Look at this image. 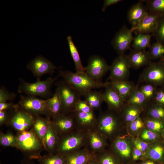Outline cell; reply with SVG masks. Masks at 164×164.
<instances>
[{
	"instance_id": "cell-36",
	"label": "cell",
	"mask_w": 164,
	"mask_h": 164,
	"mask_svg": "<svg viewBox=\"0 0 164 164\" xmlns=\"http://www.w3.org/2000/svg\"><path fill=\"white\" fill-rule=\"evenodd\" d=\"M149 51L151 60L159 59L164 56V44L157 42L151 45Z\"/></svg>"
},
{
	"instance_id": "cell-56",
	"label": "cell",
	"mask_w": 164,
	"mask_h": 164,
	"mask_svg": "<svg viewBox=\"0 0 164 164\" xmlns=\"http://www.w3.org/2000/svg\"><path fill=\"white\" fill-rule=\"evenodd\" d=\"M89 164H100L98 162L91 161L89 162Z\"/></svg>"
},
{
	"instance_id": "cell-37",
	"label": "cell",
	"mask_w": 164,
	"mask_h": 164,
	"mask_svg": "<svg viewBox=\"0 0 164 164\" xmlns=\"http://www.w3.org/2000/svg\"><path fill=\"white\" fill-rule=\"evenodd\" d=\"M147 114L148 117L164 121V107L153 102Z\"/></svg>"
},
{
	"instance_id": "cell-45",
	"label": "cell",
	"mask_w": 164,
	"mask_h": 164,
	"mask_svg": "<svg viewBox=\"0 0 164 164\" xmlns=\"http://www.w3.org/2000/svg\"><path fill=\"white\" fill-rule=\"evenodd\" d=\"M135 148L141 151L144 156L150 146L148 143L139 139H136L133 141Z\"/></svg>"
},
{
	"instance_id": "cell-23",
	"label": "cell",
	"mask_w": 164,
	"mask_h": 164,
	"mask_svg": "<svg viewBox=\"0 0 164 164\" xmlns=\"http://www.w3.org/2000/svg\"><path fill=\"white\" fill-rule=\"evenodd\" d=\"M53 119L52 121L58 133L67 131L71 128L73 125L72 118L64 114H61Z\"/></svg>"
},
{
	"instance_id": "cell-52",
	"label": "cell",
	"mask_w": 164,
	"mask_h": 164,
	"mask_svg": "<svg viewBox=\"0 0 164 164\" xmlns=\"http://www.w3.org/2000/svg\"><path fill=\"white\" fill-rule=\"evenodd\" d=\"M139 164H161L154 160L150 159H145L142 160Z\"/></svg>"
},
{
	"instance_id": "cell-44",
	"label": "cell",
	"mask_w": 164,
	"mask_h": 164,
	"mask_svg": "<svg viewBox=\"0 0 164 164\" xmlns=\"http://www.w3.org/2000/svg\"><path fill=\"white\" fill-rule=\"evenodd\" d=\"M129 123V128L133 133H136L144 127V123L139 116L137 119Z\"/></svg>"
},
{
	"instance_id": "cell-38",
	"label": "cell",
	"mask_w": 164,
	"mask_h": 164,
	"mask_svg": "<svg viewBox=\"0 0 164 164\" xmlns=\"http://www.w3.org/2000/svg\"><path fill=\"white\" fill-rule=\"evenodd\" d=\"M158 87L152 84L144 83L138 88L149 102L152 100Z\"/></svg>"
},
{
	"instance_id": "cell-11",
	"label": "cell",
	"mask_w": 164,
	"mask_h": 164,
	"mask_svg": "<svg viewBox=\"0 0 164 164\" xmlns=\"http://www.w3.org/2000/svg\"><path fill=\"white\" fill-rule=\"evenodd\" d=\"M131 29L124 25L116 33L111 44L119 55L124 54L130 48L134 38Z\"/></svg>"
},
{
	"instance_id": "cell-8",
	"label": "cell",
	"mask_w": 164,
	"mask_h": 164,
	"mask_svg": "<svg viewBox=\"0 0 164 164\" xmlns=\"http://www.w3.org/2000/svg\"><path fill=\"white\" fill-rule=\"evenodd\" d=\"M130 68L128 55H119L114 59L110 66L109 80H128Z\"/></svg>"
},
{
	"instance_id": "cell-51",
	"label": "cell",
	"mask_w": 164,
	"mask_h": 164,
	"mask_svg": "<svg viewBox=\"0 0 164 164\" xmlns=\"http://www.w3.org/2000/svg\"><path fill=\"white\" fill-rule=\"evenodd\" d=\"M8 111H0V126L5 124L7 119Z\"/></svg>"
},
{
	"instance_id": "cell-5",
	"label": "cell",
	"mask_w": 164,
	"mask_h": 164,
	"mask_svg": "<svg viewBox=\"0 0 164 164\" xmlns=\"http://www.w3.org/2000/svg\"><path fill=\"white\" fill-rule=\"evenodd\" d=\"M18 104L23 109L34 115L50 117L48 100L39 99L36 97L21 95Z\"/></svg>"
},
{
	"instance_id": "cell-24",
	"label": "cell",
	"mask_w": 164,
	"mask_h": 164,
	"mask_svg": "<svg viewBox=\"0 0 164 164\" xmlns=\"http://www.w3.org/2000/svg\"><path fill=\"white\" fill-rule=\"evenodd\" d=\"M117 121V117L112 113H107L102 116L100 120L101 129L108 134L114 130Z\"/></svg>"
},
{
	"instance_id": "cell-15",
	"label": "cell",
	"mask_w": 164,
	"mask_h": 164,
	"mask_svg": "<svg viewBox=\"0 0 164 164\" xmlns=\"http://www.w3.org/2000/svg\"><path fill=\"white\" fill-rule=\"evenodd\" d=\"M82 139L78 136H68L58 141L56 150V154L64 156L77 147L81 143Z\"/></svg>"
},
{
	"instance_id": "cell-19",
	"label": "cell",
	"mask_w": 164,
	"mask_h": 164,
	"mask_svg": "<svg viewBox=\"0 0 164 164\" xmlns=\"http://www.w3.org/2000/svg\"><path fill=\"white\" fill-rule=\"evenodd\" d=\"M147 159L152 160L161 164H164V140L153 143L146 152L142 160Z\"/></svg>"
},
{
	"instance_id": "cell-2",
	"label": "cell",
	"mask_w": 164,
	"mask_h": 164,
	"mask_svg": "<svg viewBox=\"0 0 164 164\" xmlns=\"http://www.w3.org/2000/svg\"><path fill=\"white\" fill-rule=\"evenodd\" d=\"M16 136L17 148L20 150L26 159H37L41 156L42 152L45 150L31 128L28 130L17 132Z\"/></svg>"
},
{
	"instance_id": "cell-29",
	"label": "cell",
	"mask_w": 164,
	"mask_h": 164,
	"mask_svg": "<svg viewBox=\"0 0 164 164\" xmlns=\"http://www.w3.org/2000/svg\"><path fill=\"white\" fill-rule=\"evenodd\" d=\"M152 35L150 34H138L133 38L132 46L133 49L145 50L149 47Z\"/></svg>"
},
{
	"instance_id": "cell-30",
	"label": "cell",
	"mask_w": 164,
	"mask_h": 164,
	"mask_svg": "<svg viewBox=\"0 0 164 164\" xmlns=\"http://www.w3.org/2000/svg\"><path fill=\"white\" fill-rule=\"evenodd\" d=\"M39 164H66L67 160L63 156L48 153L41 156L37 159Z\"/></svg>"
},
{
	"instance_id": "cell-18",
	"label": "cell",
	"mask_w": 164,
	"mask_h": 164,
	"mask_svg": "<svg viewBox=\"0 0 164 164\" xmlns=\"http://www.w3.org/2000/svg\"><path fill=\"white\" fill-rule=\"evenodd\" d=\"M58 133L52 120H49L48 127L45 138L44 145L48 153L53 154L58 142Z\"/></svg>"
},
{
	"instance_id": "cell-55",
	"label": "cell",
	"mask_w": 164,
	"mask_h": 164,
	"mask_svg": "<svg viewBox=\"0 0 164 164\" xmlns=\"http://www.w3.org/2000/svg\"><path fill=\"white\" fill-rule=\"evenodd\" d=\"M161 135L163 139V140L164 141V127L162 130Z\"/></svg>"
},
{
	"instance_id": "cell-17",
	"label": "cell",
	"mask_w": 164,
	"mask_h": 164,
	"mask_svg": "<svg viewBox=\"0 0 164 164\" xmlns=\"http://www.w3.org/2000/svg\"><path fill=\"white\" fill-rule=\"evenodd\" d=\"M148 13L146 7L141 2H139L130 9L128 13L127 19L132 26H133L141 21Z\"/></svg>"
},
{
	"instance_id": "cell-3",
	"label": "cell",
	"mask_w": 164,
	"mask_h": 164,
	"mask_svg": "<svg viewBox=\"0 0 164 164\" xmlns=\"http://www.w3.org/2000/svg\"><path fill=\"white\" fill-rule=\"evenodd\" d=\"M36 115H32L22 109L18 104L8 111L5 125L14 129L17 132L29 130L34 122Z\"/></svg>"
},
{
	"instance_id": "cell-43",
	"label": "cell",
	"mask_w": 164,
	"mask_h": 164,
	"mask_svg": "<svg viewBox=\"0 0 164 164\" xmlns=\"http://www.w3.org/2000/svg\"><path fill=\"white\" fill-rule=\"evenodd\" d=\"M98 162L100 164H121L118 158L108 154L100 157Z\"/></svg>"
},
{
	"instance_id": "cell-16",
	"label": "cell",
	"mask_w": 164,
	"mask_h": 164,
	"mask_svg": "<svg viewBox=\"0 0 164 164\" xmlns=\"http://www.w3.org/2000/svg\"><path fill=\"white\" fill-rule=\"evenodd\" d=\"M50 117H44L41 115H36L31 128L42 143L45 148V138L48 127Z\"/></svg>"
},
{
	"instance_id": "cell-40",
	"label": "cell",
	"mask_w": 164,
	"mask_h": 164,
	"mask_svg": "<svg viewBox=\"0 0 164 164\" xmlns=\"http://www.w3.org/2000/svg\"><path fill=\"white\" fill-rule=\"evenodd\" d=\"M17 96L14 92L9 91L4 87L0 89V103L6 102L14 100Z\"/></svg>"
},
{
	"instance_id": "cell-10",
	"label": "cell",
	"mask_w": 164,
	"mask_h": 164,
	"mask_svg": "<svg viewBox=\"0 0 164 164\" xmlns=\"http://www.w3.org/2000/svg\"><path fill=\"white\" fill-rule=\"evenodd\" d=\"M110 68V66L103 58L94 55L89 58L87 65L85 67V72L92 79L100 81Z\"/></svg>"
},
{
	"instance_id": "cell-48",
	"label": "cell",
	"mask_w": 164,
	"mask_h": 164,
	"mask_svg": "<svg viewBox=\"0 0 164 164\" xmlns=\"http://www.w3.org/2000/svg\"><path fill=\"white\" fill-rule=\"evenodd\" d=\"M144 156V154L141 151L135 147L133 149L132 157V159L133 161L142 160Z\"/></svg>"
},
{
	"instance_id": "cell-49",
	"label": "cell",
	"mask_w": 164,
	"mask_h": 164,
	"mask_svg": "<svg viewBox=\"0 0 164 164\" xmlns=\"http://www.w3.org/2000/svg\"><path fill=\"white\" fill-rule=\"evenodd\" d=\"M123 0H105L102 7V10L103 12L105 11L106 8L109 6L116 4Z\"/></svg>"
},
{
	"instance_id": "cell-6",
	"label": "cell",
	"mask_w": 164,
	"mask_h": 164,
	"mask_svg": "<svg viewBox=\"0 0 164 164\" xmlns=\"http://www.w3.org/2000/svg\"><path fill=\"white\" fill-rule=\"evenodd\" d=\"M56 85L61 102L62 114H64L75 108L81 96L63 80L58 82Z\"/></svg>"
},
{
	"instance_id": "cell-9",
	"label": "cell",
	"mask_w": 164,
	"mask_h": 164,
	"mask_svg": "<svg viewBox=\"0 0 164 164\" xmlns=\"http://www.w3.org/2000/svg\"><path fill=\"white\" fill-rule=\"evenodd\" d=\"M27 68L37 81H40L43 76L46 74H53L56 67L48 59L39 55L29 63Z\"/></svg>"
},
{
	"instance_id": "cell-28",
	"label": "cell",
	"mask_w": 164,
	"mask_h": 164,
	"mask_svg": "<svg viewBox=\"0 0 164 164\" xmlns=\"http://www.w3.org/2000/svg\"><path fill=\"white\" fill-rule=\"evenodd\" d=\"M85 101L92 108H99L104 101L103 93L91 90L84 96Z\"/></svg>"
},
{
	"instance_id": "cell-33",
	"label": "cell",
	"mask_w": 164,
	"mask_h": 164,
	"mask_svg": "<svg viewBox=\"0 0 164 164\" xmlns=\"http://www.w3.org/2000/svg\"><path fill=\"white\" fill-rule=\"evenodd\" d=\"M0 144L3 147H12L17 148L16 135L10 131L4 133L0 131Z\"/></svg>"
},
{
	"instance_id": "cell-31",
	"label": "cell",
	"mask_w": 164,
	"mask_h": 164,
	"mask_svg": "<svg viewBox=\"0 0 164 164\" xmlns=\"http://www.w3.org/2000/svg\"><path fill=\"white\" fill-rule=\"evenodd\" d=\"M146 7L149 12L164 15V0H147Z\"/></svg>"
},
{
	"instance_id": "cell-25",
	"label": "cell",
	"mask_w": 164,
	"mask_h": 164,
	"mask_svg": "<svg viewBox=\"0 0 164 164\" xmlns=\"http://www.w3.org/2000/svg\"><path fill=\"white\" fill-rule=\"evenodd\" d=\"M122 110V117L124 120L129 123L137 119L144 109L132 105L125 104Z\"/></svg>"
},
{
	"instance_id": "cell-57",
	"label": "cell",
	"mask_w": 164,
	"mask_h": 164,
	"mask_svg": "<svg viewBox=\"0 0 164 164\" xmlns=\"http://www.w3.org/2000/svg\"></svg>"
},
{
	"instance_id": "cell-34",
	"label": "cell",
	"mask_w": 164,
	"mask_h": 164,
	"mask_svg": "<svg viewBox=\"0 0 164 164\" xmlns=\"http://www.w3.org/2000/svg\"><path fill=\"white\" fill-rule=\"evenodd\" d=\"M65 157L66 159V164H86L91 160L90 156L84 154L68 155Z\"/></svg>"
},
{
	"instance_id": "cell-53",
	"label": "cell",
	"mask_w": 164,
	"mask_h": 164,
	"mask_svg": "<svg viewBox=\"0 0 164 164\" xmlns=\"http://www.w3.org/2000/svg\"><path fill=\"white\" fill-rule=\"evenodd\" d=\"M20 164H35V163L32 160L25 158L21 161Z\"/></svg>"
},
{
	"instance_id": "cell-54",
	"label": "cell",
	"mask_w": 164,
	"mask_h": 164,
	"mask_svg": "<svg viewBox=\"0 0 164 164\" xmlns=\"http://www.w3.org/2000/svg\"><path fill=\"white\" fill-rule=\"evenodd\" d=\"M159 62L164 67V56L160 59Z\"/></svg>"
},
{
	"instance_id": "cell-1",
	"label": "cell",
	"mask_w": 164,
	"mask_h": 164,
	"mask_svg": "<svg viewBox=\"0 0 164 164\" xmlns=\"http://www.w3.org/2000/svg\"><path fill=\"white\" fill-rule=\"evenodd\" d=\"M59 74L81 96H84L92 89L104 87L105 84V83L92 79L85 72L74 73L68 70H59Z\"/></svg>"
},
{
	"instance_id": "cell-35",
	"label": "cell",
	"mask_w": 164,
	"mask_h": 164,
	"mask_svg": "<svg viewBox=\"0 0 164 164\" xmlns=\"http://www.w3.org/2000/svg\"><path fill=\"white\" fill-rule=\"evenodd\" d=\"M139 138L143 141L147 142H151L153 143L163 140L161 135L148 128L142 130L139 135Z\"/></svg>"
},
{
	"instance_id": "cell-22",
	"label": "cell",
	"mask_w": 164,
	"mask_h": 164,
	"mask_svg": "<svg viewBox=\"0 0 164 164\" xmlns=\"http://www.w3.org/2000/svg\"><path fill=\"white\" fill-rule=\"evenodd\" d=\"M127 104L144 109L149 102L137 86L131 93L126 102Z\"/></svg>"
},
{
	"instance_id": "cell-50",
	"label": "cell",
	"mask_w": 164,
	"mask_h": 164,
	"mask_svg": "<svg viewBox=\"0 0 164 164\" xmlns=\"http://www.w3.org/2000/svg\"><path fill=\"white\" fill-rule=\"evenodd\" d=\"M14 104L12 102L0 103V111H8L12 108Z\"/></svg>"
},
{
	"instance_id": "cell-41",
	"label": "cell",
	"mask_w": 164,
	"mask_h": 164,
	"mask_svg": "<svg viewBox=\"0 0 164 164\" xmlns=\"http://www.w3.org/2000/svg\"><path fill=\"white\" fill-rule=\"evenodd\" d=\"M80 121L84 124L90 123L94 120V117L92 112L86 113L78 111L77 115Z\"/></svg>"
},
{
	"instance_id": "cell-47",
	"label": "cell",
	"mask_w": 164,
	"mask_h": 164,
	"mask_svg": "<svg viewBox=\"0 0 164 164\" xmlns=\"http://www.w3.org/2000/svg\"><path fill=\"white\" fill-rule=\"evenodd\" d=\"M91 143L92 147L98 149L102 146V142L101 139L96 134H93L91 137Z\"/></svg>"
},
{
	"instance_id": "cell-12",
	"label": "cell",
	"mask_w": 164,
	"mask_h": 164,
	"mask_svg": "<svg viewBox=\"0 0 164 164\" xmlns=\"http://www.w3.org/2000/svg\"><path fill=\"white\" fill-rule=\"evenodd\" d=\"M162 16L156 14L149 12L138 23L132 26V32L138 34H153Z\"/></svg>"
},
{
	"instance_id": "cell-39",
	"label": "cell",
	"mask_w": 164,
	"mask_h": 164,
	"mask_svg": "<svg viewBox=\"0 0 164 164\" xmlns=\"http://www.w3.org/2000/svg\"><path fill=\"white\" fill-rule=\"evenodd\" d=\"M156 41L164 44V15L162 16L153 33Z\"/></svg>"
},
{
	"instance_id": "cell-42",
	"label": "cell",
	"mask_w": 164,
	"mask_h": 164,
	"mask_svg": "<svg viewBox=\"0 0 164 164\" xmlns=\"http://www.w3.org/2000/svg\"><path fill=\"white\" fill-rule=\"evenodd\" d=\"M153 103L164 107V87H158L152 100Z\"/></svg>"
},
{
	"instance_id": "cell-14",
	"label": "cell",
	"mask_w": 164,
	"mask_h": 164,
	"mask_svg": "<svg viewBox=\"0 0 164 164\" xmlns=\"http://www.w3.org/2000/svg\"><path fill=\"white\" fill-rule=\"evenodd\" d=\"M130 68L137 69L148 65L152 62L149 51L133 49L128 55Z\"/></svg>"
},
{
	"instance_id": "cell-58",
	"label": "cell",
	"mask_w": 164,
	"mask_h": 164,
	"mask_svg": "<svg viewBox=\"0 0 164 164\" xmlns=\"http://www.w3.org/2000/svg\"></svg>"
},
{
	"instance_id": "cell-26",
	"label": "cell",
	"mask_w": 164,
	"mask_h": 164,
	"mask_svg": "<svg viewBox=\"0 0 164 164\" xmlns=\"http://www.w3.org/2000/svg\"><path fill=\"white\" fill-rule=\"evenodd\" d=\"M67 40L70 54L75 64L76 72H85V67L82 65L77 48L74 44L72 37L68 36Z\"/></svg>"
},
{
	"instance_id": "cell-7",
	"label": "cell",
	"mask_w": 164,
	"mask_h": 164,
	"mask_svg": "<svg viewBox=\"0 0 164 164\" xmlns=\"http://www.w3.org/2000/svg\"><path fill=\"white\" fill-rule=\"evenodd\" d=\"M138 79L140 83L164 87V67L159 62H152L141 73Z\"/></svg>"
},
{
	"instance_id": "cell-13",
	"label": "cell",
	"mask_w": 164,
	"mask_h": 164,
	"mask_svg": "<svg viewBox=\"0 0 164 164\" xmlns=\"http://www.w3.org/2000/svg\"><path fill=\"white\" fill-rule=\"evenodd\" d=\"M104 91L103 92L104 101L111 109L116 110L122 109L125 102L115 91L110 83L105 82Z\"/></svg>"
},
{
	"instance_id": "cell-4",
	"label": "cell",
	"mask_w": 164,
	"mask_h": 164,
	"mask_svg": "<svg viewBox=\"0 0 164 164\" xmlns=\"http://www.w3.org/2000/svg\"><path fill=\"white\" fill-rule=\"evenodd\" d=\"M56 78L49 77L44 80L29 83L20 79L18 93L26 95L46 97L50 95L51 87Z\"/></svg>"
},
{
	"instance_id": "cell-21",
	"label": "cell",
	"mask_w": 164,
	"mask_h": 164,
	"mask_svg": "<svg viewBox=\"0 0 164 164\" xmlns=\"http://www.w3.org/2000/svg\"><path fill=\"white\" fill-rule=\"evenodd\" d=\"M114 146L120 162L121 160L126 161L132 159L133 149L128 141L124 139H118L116 141Z\"/></svg>"
},
{
	"instance_id": "cell-46",
	"label": "cell",
	"mask_w": 164,
	"mask_h": 164,
	"mask_svg": "<svg viewBox=\"0 0 164 164\" xmlns=\"http://www.w3.org/2000/svg\"><path fill=\"white\" fill-rule=\"evenodd\" d=\"M78 111L84 112H92V108L85 101L79 100L76 103L75 108Z\"/></svg>"
},
{
	"instance_id": "cell-32",
	"label": "cell",
	"mask_w": 164,
	"mask_h": 164,
	"mask_svg": "<svg viewBox=\"0 0 164 164\" xmlns=\"http://www.w3.org/2000/svg\"><path fill=\"white\" fill-rule=\"evenodd\" d=\"M147 128L161 135L164 127V121L148 117L145 120Z\"/></svg>"
},
{
	"instance_id": "cell-27",
	"label": "cell",
	"mask_w": 164,
	"mask_h": 164,
	"mask_svg": "<svg viewBox=\"0 0 164 164\" xmlns=\"http://www.w3.org/2000/svg\"><path fill=\"white\" fill-rule=\"evenodd\" d=\"M47 100L51 117L53 118L61 114V102L56 89L53 96L51 98L47 99Z\"/></svg>"
},
{
	"instance_id": "cell-20",
	"label": "cell",
	"mask_w": 164,
	"mask_h": 164,
	"mask_svg": "<svg viewBox=\"0 0 164 164\" xmlns=\"http://www.w3.org/2000/svg\"><path fill=\"white\" fill-rule=\"evenodd\" d=\"M109 82L118 94L126 102L129 96L136 87L134 84L128 80H109Z\"/></svg>"
}]
</instances>
